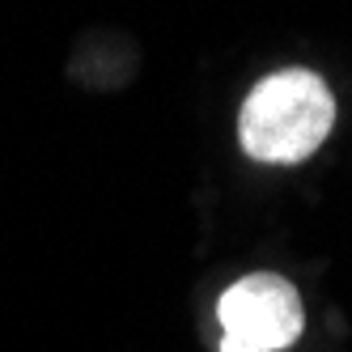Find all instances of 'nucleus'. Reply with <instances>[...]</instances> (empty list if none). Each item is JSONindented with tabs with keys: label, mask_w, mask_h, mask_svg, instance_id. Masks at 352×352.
Here are the masks:
<instances>
[{
	"label": "nucleus",
	"mask_w": 352,
	"mask_h": 352,
	"mask_svg": "<svg viewBox=\"0 0 352 352\" xmlns=\"http://www.w3.org/2000/svg\"><path fill=\"white\" fill-rule=\"evenodd\" d=\"M336 123V98L310 68H280L246 94L238 140L246 157L267 166H297L318 153Z\"/></svg>",
	"instance_id": "1"
},
{
	"label": "nucleus",
	"mask_w": 352,
	"mask_h": 352,
	"mask_svg": "<svg viewBox=\"0 0 352 352\" xmlns=\"http://www.w3.org/2000/svg\"><path fill=\"white\" fill-rule=\"evenodd\" d=\"M217 318L225 336L255 344L263 352H280L297 344L301 327H306L297 289L276 272H250L242 280H234L217 301Z\"/></svg>",
	"instance_id": "2"
},
{
	"label": "nucleus",
	"mask_w": 352,
	"mask_h": 352,
	"mask_svg": "<svg viewBox=\"0 0 352 352\" xmlns=\"http://www.w3.org/2000/svg\"><path fill=\"white\" fill-rule=\"evenodd\" d=\"M221 352H263V348L242 344V340H234V336H221Z\"/></svg>",
	"instance_id": "3"
}]
</instances>
